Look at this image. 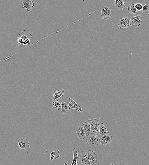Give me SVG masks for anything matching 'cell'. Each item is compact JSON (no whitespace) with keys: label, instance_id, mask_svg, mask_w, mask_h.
<instances>
[{"label":"cell","instance_id":"7c38bea8","mask_svg":"<svg viewBox=\"0 0 149 165\" xmlns=\"http://www.w3.org/2000/svg\"><path fill=\"white\" fill-rule=\"evenodd\" d=\"M23 3L24 6L21 8L26 9L28 12H31L34 6V2L30 0H23Z\"/></svg>","mask_w":149,"mask_h":165},{"label":"cell","instance_id":"d6986e66","mask_svg":"<svg viewBox=\"0 0 149 165\" xmlns=\"http://www.w3.org/2000/svg\"><path fill=\"white\" fill-rule=\"evenodd\" d=\"M108 132V129L101 122L100 125L99 134L101 136L106 135Z\"/></svg>","mask_w":149,"mask_h":165},{"label":"cell","instance_id":"d4e9b609","mask_svg":"<svg viewBox=\"0 0 149 165\" xmlns=\"http://www.w3.org/2000/svg\"><path fill=\"white\" fill-rule=\"evenodd\" d=\"M64 165H69L66 163L65 162H64Z\"/></svg>","mask_w":149,"mask_h":165},{"label":"cell","instance_id":"3957f363","mask_svg":"<svg viewBox=\"0 0 149 165\" xmlns=\"http://www.w3.org/2000/svg\"><path fill=\"white\" fill-rule=\"evenodd\" d=\"M86 142L87 144L91 146L100 145L101 144L100 138L97 135H90L86 138Z\"/></svg>","mask_w":149,"mask_h":165},{"label":"cell","instance_id":"8fae6325","mask_svg":"<svg viewBox=\"0 0 149 165\" xmlns=\"http://www.w3.org/2000/svg\"><path fill=\"white\" fill-rule=\"evenodd\" d=\"M69 105L71 108L75 109L78 112H81L83 111L82 108L76 103L75 100L68 97Z\"/></svg>","mask_w":149,"mask_h":165},{"label":"cell","instance_id":"7402d4cb","mask_svg":"<svg viewBox=\"0 0 149 165\" xmlns=\"http://www.w3.org/2000/svg\"><path fill=\"white\" fill-rule=\"evenodd\" d=\"M53 108L60 110L61 109L62 103H60L58 99H57L53 102Z\"/></svg>","mask_w":149,"mask_h":165},{"label":"cell","instance_id":"603a6c76","mask_svg":"<svg viewBox=\"0 0 149 165\" xmlns=\"http://www.w3.org/2000/svg\"><path fill=\"white\" fill-rule=\"evenodd\" d=\"M135 6L137 10L141 11V10H142L143 6L141 3H137L135 5Z\"/></svg>","mask_w":149,"mask_h":165},{"label":"cell","instance_id":"5b68a950","mask_svg":"<svg viewBox=\"0 0 149 165\" xmlns=\"http://www.w3.org/2000/svg\"><path fill=\"white\" fill-rule=\"evenodd\" d=\"M117 24L119 28L121 29L129 27L130 26V19L127 17H122L118 20Z\"/></svg>","mask_w":149,"mask_h":165},{"label":"cell","instance_id":"30bf717a","mask_svg":"<svg viewBox=\"0 0 149 165\" xmlns=\"http://www.w3.org/2000/svg\"><path fill=\"white\" fill-rule=\"evenodd\" d=\"M101 16L105 20H108L111 17V10L106 6H102L101 12Z\"/></svg>","mask_w":149,"mask_h":165},{"label":"cell","instance_id":"44dd1931","mask_svg":"<svg viewBox=\"0 0 149 165\" xmlns=\"http://www.w3.org/2000/svg\"><path fill=\"white\" fill-rule=\"evenodd\" d=\"M142 14L144 16L146 14L149 15V2H145V5L143 6Z\"/></svg>","mask_w":149,"mask_h":165},{"label":"cell","instance_id":"8992f818","mask_svg":"<svg viewBox=\"0 0 149 165\" xmlns=\"http://www.w3.org/2000/svg\"><path fill=\"white\" fill-rule=\"evenodd\" d=\"M143 20V17L141 15L130 17V21L131 26L139 27L141 24Z\"/></svg>","mask_w":149,"mask_h":165},{"label":"cell","instance_id":"cb8c5ba5","mask_svg":"<svg viewBox=\"0 0 149 165\" xmlns=\"http://www.w3.org/2000/svg\"><path fill=\"white\" fill-rule=\"evenodd\" d=\"M110 165H120V164L117 162H112Z\"/></svg>","mask_w":149,"mask_h":165},{"label":"cell","instance_id":"4fadbf2b","mask_svg":"<svg viewBox=\"0 0 149 165\" xmlns=\"http://www.w3.org/2000/svg\"><path fill=\"white\" fill-rule=\"evenodd\" d=\"M92 120H87L84 125V129L86 138H88L90 135L91 124Z\"/></svg>","mask_w":149,"mask_h":165},{"label":"cell","instance_id":"9a60e30c","mask_svg":"<svg viewBox=\"0 0 149 165\" xmlns=\"http://www.w3.org/2000/svg\"><path fill=\"white\" fill-rule=\"evenodd\" d=\"M62 107L61 113L63 114H65L68 113L69 111L70 110V108L69 105V101L67 103L64 102L61 100Z\"/></svg>","mask_w":149,"mask_h":165},{"label":"cell","instance_id":"5bb4252c","mask_svg":"<svg viewBox=\"0 0 149 165\" xmlns=\"http://www.w3.org/2000/svg\"><path fill=\"white\" fill-rule=\"evenodd\" d=\"M79 149L77 148H75L73 150L72 152L73 154V159L71 165H77V160L79 156Z\"/></svg>","mask_w":149,"mask_h":165},{"label":"cell","instance_id":"2e32d148","mask_svg":"<svg viewBox=\"0 0 149 165\" xmlns=\"http://www.w3.org/2000/svg\"><path fill=\"white\" fill-rule=\"evenodd\" d=\"M114 2L116 9L120 10L124 9L125 3L123 0H115Z\"/></svg>","mask_w":149,"mask_h":165},{"label":"cell","instance_id":"ac0fdd59","mask_svg":"<svg viewBox=\"0 0 149 165\" xmlns=\"http://www.w3.org/2000/svg\"><path fill=\"white\" fill-rule=\"evenodd\" d=\"M60 156V152L59 150L56 149L50 154V161H53L59 158Z\"/></svg>","mask_w":149,"mask_h":165},{"label":"cell","instance_id":"52a82bcc","mask_svg":"<svg viewBox=\"0 0 149 165\" xmlns=\"http://www.w3.org/2000/svg\"><path fill=\"white\" fill-rule=\"evenodd\" d=\"M18 145L22 150L28 149L30 148V143L27 139L24 138L18 139Z\"/></svg>","mask_w":149,"mask_h":165},{"label":"cell","instance_id":"e0dca14e","mask_svg":"<svg viewBox=\"0 0 149 165\" xmlns=\"http://www.w3.org/2000/svg\"><path fill=\"white\" fill-rule=\"evenodd\" d=\"M64 92L65 91L63 89L56 91L54 93L53 95V100L55 101V100L60 98L61 96H63Z\"/></svg>","mask_w":149,"mask_h":165},{"label":"cell","instance_id":"ba28073f","mask_svg":"<svg viewBox=\"0 0 149 165\" xmlns=\"http://www.w3.org/2000/svg\"><path fill=\"white\" fill-rule=\"evenodd\" d=\"M84 124L82 122L78 125L76 133L78 137L80 140H83L86 137L84 129Z\"/></svg>","mask_w":149,"mask_h":165},{"label":"cell","instance_id":"9c48e42d","mask_svg":"<svg viewBox=\"0 0 149 165\" xmlns=\"http://www.w3.org/2000/svg\"><path fill=\"white\" fill-rule=\"evenodd\" d=\"M112 138V136L108 132L106 135L102 136L100 138L101 143L103 145H108L111 142Z\"/></svg>","mask_w":149,"mask_h":165},{"label":"cell","instance_id":"7a4b0ae2","mask_svg":"<svg viewBox=\"0 0 149 165\" xmlns=\"http://www.w3.org/2000/svg\"><path fill=\"white\" fill-rule=\"evenodd\" d=\"M32 35L29 31L24 30L18 36L16 41L17 44L21 48L31 44Z\"/></svg>","mask_w":149,"mask_h":165},{"label":"cell","instance_id":"ffe728a7","mask_svg":"<svg viewBox=\"0 0 149 165\" xmlns=\"http://www.w3.org/2000/svg\"><path fill=\"white\" fill-rule=\"evenodd\" d=\"M128 10L130 14H137V10L135 6V5L132 3L128 7Z\"/></svg>","mask_w":149,"mask_h":165},{"label":"cell","instance_id":"6da1fadb","mask_svg":"<svg viewBox=\"0 0 149 165\" xmlns=\"http://www.w3.org/2000/svg\"><path fill=\"white\" fill-rule=\"evenodd\" d=\"M97 162V156L92 150H83L80 156L79 162L83 165H90Z\"/></svg>","mask_w":149,"mask_h":165},{"label":"cell","instance_id":"277c9868","mask_svg":"<svg viewBox=\"0 0 149 165\" xmlns=\"http://www.w3.org/2000/svg\"><path fill=\"white\" fill-rule=\"evenodd\" d=\"M99 127L100 124L99 121L96 118H94L91 124L90 135H97Z\"/></svg>","mask_w":149,"mask_h":165}]
</instances>
